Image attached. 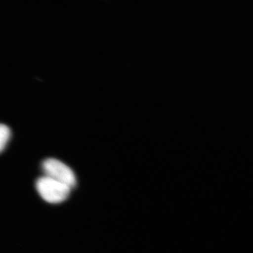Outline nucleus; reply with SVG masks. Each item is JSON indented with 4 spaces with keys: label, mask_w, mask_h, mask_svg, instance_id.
I'll return each instance as SVG.
<instances>
[{
    "label": "nucleus",
    "mask_w": 253,
    "mask_h": 253,
    "mask_svg": "<svg viewBox=\"0 0 253 253\" xmlns=\"http://www.w3.org/2000/svg\"><path fill=\"white\" fill-rule=\"evenodd\" d=\"M36 185L41 198L50 204H56L65 201L71 191L67 185L45 175L38 179Z\"/></svg>",
    "instance_id": "nucleus-1"
},
{
    "label": "nucleus",
    "mask_w": 253,
    "mask_h": 253,
    "mask_svg": "<svg viewBox=\"0 0 253 253\" xmlns=\"http://www.w3.org/2000/svg\"><path fill=\"white\" fill-rule=\"evenodd\" d=\"M44 175L67 185L71 189L77 185L75 173L68 166L54 158H47L42 164Z\"/></svg>",
    "instance_id": "nucleus-2"
},
{
    "label": "nucleus",
    "mask_w": 253,
    "mask_h": 253,
    "mask_svg": "<svg viewBox=\"0 0 253 253\" xmlns=\"http://www.w3.org/2000/svg\"><path fill=\"white\" fill-rule=\"evenodd\" d=\"M11 130L8 126L0 124V153L4 151L11 137Z\"/></svg>",
    "instance_id": "nucleus-3"
}]
</instances>
